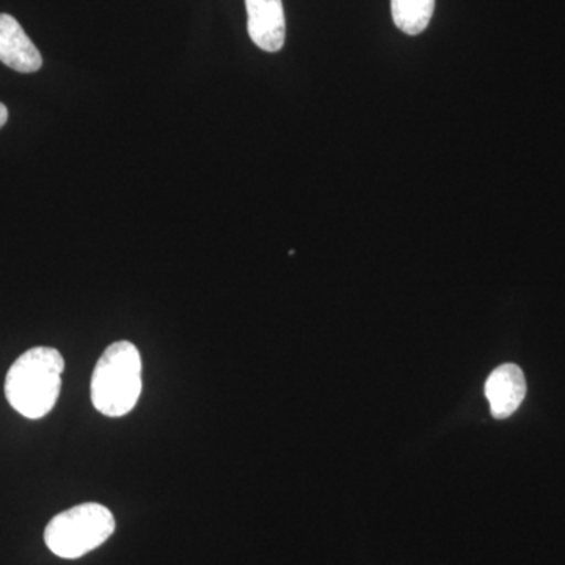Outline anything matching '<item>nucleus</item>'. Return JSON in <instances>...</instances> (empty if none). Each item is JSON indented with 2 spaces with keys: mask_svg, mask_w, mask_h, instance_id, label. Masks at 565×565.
<instances>
[{
  "mask_svg": "<svg viewBox=\"0 0 565 565\" xmlns=\"http://www.w3.org/2000/svg\"><path fill=\"white\" fill-rule=\"evenodd\" d=\"M0 62L18 73H35L43 65L40 51L10 14L0 13Z\"/></svg>",
  "mask_w": 565,
  "mask_h": 565,
  "instance_id": "6",
  "label": "nucleus"
},
{
  "mask_svg": "<svg viewBox=\"0 0 565 565\" xmlns=\"http://www.w3.org/2000/svg\"><path fill=\"white\" fill-rule=\"evenodd\" d=\"M7 120H9V110H7V107L0 103V128L6 125Z\"/></svg>",
  "mask_w": 565,
  "mask_h": 565,
  "instance_id": "8",
  "label": "nucleus"
},
{
  "mask_svg": "<svg viewBox=\"0 0 565 565\" xmlns=\"http://www.w3.org/2000/svg\"><path fill=\"white\" fill-rule=\"evenodd\" d=\"M63 371L65 360L57 349H29L7 373V401L29 419L50 415L61 396Z\"/></svg>",
  "mask_w": 565,
  "mask_h": 565,
  "instance_id": "1",
  "label": "nucleus"
},
{
  "mask_svg": "<svg viewBox=\"0 0 565 565\" xmlns=\"http://www.w3.org/2000/svg\"><path fill=\"white\" fill-rule=\"evenodd\" d=\"M115 533L114 514L99 503L74 505L47 523L44 542L55 556L79 559Z\"/></svg>",
  "mask_w": 565,
  "mask_h": 565,
  "instance_id": "3",
  "label": "nucleus"
},
{
  "mask_svg": "<svg viewBox=\"0 0 565 565\" xmlns=\"http://www.w3.org/2000/svg\"><path fill=\"white\" fill-rule=\"evenodd\" d=\"M435 10V0H392L394 24L407 35L426 31Z\"/></svg>",
  "mask_w": 565,
  "mask_h": 565,
  "instance_id": "7",
  "label": "nucleus"
},
{
  "mask_svg": "<svg viewBox=\"0 0 565 565\" xmlns=\"http://www.w3.org/2000/svg\"><path fill=\"white\" fill-rule=\"evenodd\" d=\"M248 35L259 50L278 52L285 44L286 20L281 0H245Z\"/></svg>",
  "mask_w": 565,
  "mask_h": 565,
  "instance_id": "4",
  "label": "nucleus"
},
{
  "mask_svg": "<svg viewBox=\"0 0 565 565\" xmlns=\"http://www.w3.org/2000/svg\"><path fill=\"white\" fill-rule=\"evenodd\" d=\"M141 394V356L129 341L110 344L92 375V404L99 414L121 418L134 411Z\"/></svg>",
  "mask_w": 565,
  "mask_h": 565,
  "instance_id": "2",
  "label": "nucleus"
},
{
  "mask_svg": "<svg viewBox=\"0 0 565 565\" xmlns=\"http://www.w3.org/2000/svg\"><path fill=\"white\" fill-rule=\"evenodd\" d=\"M486 396L494 418H509L525 399V374L514 363L501 364L487 379Z\"/></svg>",
  "mask_w": 565,
  "mask_h": 565,
  "instance_id": "5",
  "label": "nucleus"
}]
</instances>
